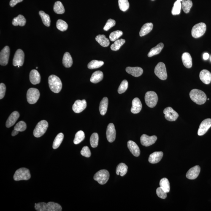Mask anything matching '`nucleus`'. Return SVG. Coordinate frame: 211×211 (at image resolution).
Segmentation results:
<instances>
[{"label": "nucleus", "instance_id": "nucleus-1", "mask_svg": "<svg viewBox=\"0 0 211 211\" xmlns=\"http://www.w3.org/2000/svg\"><path fill=\"white\" fill-rule=\"evenodd\" d=\"M190 99L193 102L199 105L205 103L207 101V96L204 92L196 89H193L190 93Z\"/></svg>", "mask_w": 211, "mask_h": 211}, {"label": "nucleus", "instance_id": "nucleus-2", "mask_svg": "<svg viewBox=\"0 0 211 211\" xmlns=\"http://www.w3.org/2000/svg\"><path fill=\"white\" fill-rule=\"evenodd\" d=\"M49 87L50 90L55 93L60 92L62 87L61 80L58 76L55 75L50 76L48 78Z\"/></svg>", "mask_w": 211, "mask_h": 211}, {"label": "nucleus", "instance_id": "nucleus-3", "mask_svg": "<svg viewBox=\"0 0 211 211\" xmlns=\"http://www.w3.org/2000/svg\"><path fill=\"white\" fill-rule=\"evenodd\" d=\"M31 178L29 170L25 168H21L17 170L14 174L13 179L16 181L28 180Z\"/></svg>", "mask_w": 211, "mask_h": 211}, {"label": "nucleus", "instance_id": "nucleus-4", "mask_svg": "<svg viewBox=\"0 0 211 211\" xmlns=\"http://www.w3.org/2000/svg\"><path fill=\"white\" fill-rule=\"evenodd\" d=\"M48 123L45 120H41L38 123L33 131V135L36 138L41 137L45 134L48 128Z\"/></svg>", "mask_w": 211, "mask_h": 211}, {"label": "nucleus", "instance_id": "nucleus-5", "mask_svg": "<svg viewBox=\"0 0 211 211\" xmlns=\"http://www.w3.org/2000/svg\"><path fill=\"white\" fill-rule=\"evenodd\" d=\"M206 29L207 26L205 24L203 23L197 24L192 29V35L195 39L201 37L205 33Z\"/></svg>", "mask_w": 211, "mask_h": 211}, {"label": "nucleus", "instance_id": "nucleus-6", "mask_svg": "<svg viewBox=\"0 0 211 211\" xmlns=\"http://www.w3.org/2000/svg\"><path fill=\"white\" fill-rule=\"evenodd\" d=\"M158 99V95L155 92L148 91L145 93V102L149 107H155L157 103Z\"/></svg>", "mask_w": 211, "mask_h": 211}, {"label": "nucleus", "instance_id": "nucleus-7", "mask_svg": "<svg viewBox=\"0 0 211 211\" xmlns=\"http://www.w3.org/2000/svg\"><path fill=\"white\" fill-rule=\"evenodd\" d=\"M109 177L108 171L103 169L98 171L95 174L93 179L101 185H104L107 183Z\"/></svg>", "mask_w": 211, "mask_h": 211}, {"label": "nucleus", "instance_id": "nucleus-8", "mask_svg": "<svg viewBox=\"0 0 211 211\" xmlns=\"http://www.w3.org/2000/svg\"><path fill=\"white\" fill-rule=\"evenodd\" d=\"M40 96L39 90L35 88H30L27 93V99L29 103H36Z\"/></svg>", "mask_w": 211, "mask_h": 211}, {"label": "nucleus", "instance_id": "nucleus-9", "mask_svg": "<svg viewBox=\"0 0 211 211\" xmlns=\"http://www.w3.org/2000/svg\"><path fill=\"white\" fill-rule=\"evenodd\" d=\"M155 73L159 78L162 80H165L167 79L166 65L163 62H160L156 65L155 69Z\"/></svg>", "mask_w": 211, "mask_h": 211}, {"label": "nucleus", "instance_id": "nucleus-10", "mask_svg": "<svg viewBox=\"0 0 211 211\" xmlns=\"http://www.w3.org/2000/svg\"><path fill=\"white\" fill-rule=\"evenodd\" d=\"M24 60V53L23 50L18 49L15 52L13 59V64L14 66H23Z\"/></svg>", "mask_w": 211, "mask_h": 211}, {"label": "nucleus", "instance_id": "nucleus-11", "mask_svg": "<svg viewBox=\"0 0 211 211\" xmlns=\"http://www.w3.org/2000/svg\"><path fill=\"white\" fill-rule=\"evenodd\" d=\"M163 112L165 114V118L168 121H175L179 117L178 113L170 107L166 108Z\"/></svg>", "mask_w": 211, "mask_h": 211}, {"label": "nucleus", "instance_id": "nucleus-12", "mask_svg": "<svg viewBox=\"0 0 211 211\" xmlns=\"http://www.w3.org/2000/svg\"><path fill=\"white\" fill-rule=\"evenodd\" d=\"M10 55V49L8 46H6L1 50L0 53V64L1 66H6L8 63Z\"/></svg>", "mask_w": 211, "mask_h": 211}, {"label": "nucleus", "instance_id": "nucleus-13", "mask_svg": "<svg viewBox=\"0 0 211 211\" xmlns=\"http://www.w3.org/2000/svg\"><path fill=\"white\" fill-rule=\"evenodd\" d=\"M157 139L156 136H149L143 134L140 137V142L142 145L145 147L150 146L154 144Z\"/></svg>", "mask_w": 211, "mask_h": 211}, {"label": "nucleus", "instance_id": "nucleus-14", "mask_svg": "<svg viewBox=\"0 0 211 211\" xmlns=\"http://www.w3.org/2000/svg\"><path fill=\"white\" fill-rule=\"evenodd\" d=\"M211 127V119H207L203 120L200 125L198 134L199 136L203 135Z\"/></svg>", "mask_w": 211, "mask_h": 211}, {"label": "nucleus", "instance_id": "nucleus-15", "mask_svg": "<svg viewBox=\"0 0 211 211\" xmlns=\"http://www.w3.org/2000/svg\"><path fill=\"white\" fill-rule=\"evenodd\" d=\"M116 132L115 126L113 123L109 124L106 130V137L108 141L109 142H113L115 141L116 138Z\"/></svg>", "mask_w": 211, "mask_h": 211}, {"label": "nucleus", "instance_id": "nucleus-16", "mask_svg": "<svg viewBox=\"0 0 211 211\" xmlns=\"http://www.w3.org/2000/svg\"><path fill=\"white\" fill-rule=\"evenodd\" d=\"M87 106V103L85 100H77L75 101L73 105L72 109L76 113H80L86 108Z\"/></svg>", "mask_w": 211, "mask_h": 211}, {"label": "nucleus", "instance_id": "nucleus-17", "mask_svg": "<svg viewBox=\"0 0 211 211\" xmlns=\"http://www.w3.org/2000/svg\"><path fill=\"white\" fill-rule=\"evenodd\" d=\"M200 171L201 168L199 166H193L187 172L186 177L189 180H194L199 175Z\"/></svg>", "mask_w": 211, "mask_h": 211}, {"label": "nucleus", "instance_id": "nucleus-18", "mask_svg": "<svg viewBox=\"0 0 211 211\" xmlns=\"http://www.w3.org/2000/svg\"><path fill=\"white\" fill-rule=\"evenodd\" d=\"M128 147L130 151L135 156L138 157L140 155V150L137 144L132 140L128 142Z\"/></svg>", "mask_w": 211, "mask_h": 211}, {"label": "nucleus", "instance_id": "nucleus-19", "mask_svg": "<svg viewBox=\"0 0 211 211\" xmlns=\"http://www.w3.org/2000/svg\"><path fill=\"white\" fill-rule=\"evenodd\" d=\"M19 116V113L17 111H14L12 112L6 122V127L9 128L13 126L18 119Z\"/></svg>", "mask_w": 211, "mask_h": 211}, {"label": "nucleus", "instance_id": "nucleus-20", "mask_svg": "<svg viewBox=\"0 0 211 211\" xmlns=\"http://www.w3.org/2000/svg\"><path fill=\"white\" fill-rule=\"evenodd\" d=\"M199 77L201 80L204 83L208 85L211 82V73L207 70H203L199 74Z\"/></svg>", "mask_w": 211, "mask_h": 211}, {"label": "nucleus", "instance_id": "nucleus-21", "mask_svg": "<svg viewBox=\"0 0 211 211\" xmlns=\"http://www.w3.org/2000/svg\"><path fill=\"white\" fill-rule=\"evenodd\" d=\"M132 104L131 112L134 114L139 113L142 109V104L139 98H136L133 99Z\"/></svg>", "mask_w": 211, "mask_h": 211}, {"label": "nucleus", "instance_id": "nucleus-22", "mask_svg": "<svg viewBox=\"0 0 211 211\" xmlns=\"http://www.w3.org/2000/svg\"><path fill=\"white\" fill-rule=\"evenodd\" d=\"M29 79L33 85L39 84L40 82L41 77L39 72L36 70H32L30 73Z\"/></svg>", "mask_w": 211, "mask_h": 211}, {"label": "nucleus", "instance_id": "nucleus-23", "mask_svg": "<svg viewBox=\"0 0 211 211\" xmlns=\"http://www.w3.org/2000/svg\"><path fill=\"white\" fill-rule=\"evenodd\" d=\"M126 72L135 77H138L142 75L143 70L140 67H127L126 68Z\"/></svg>", "mask_w": 211, "mask_h": 211}, {"label": "nucleus", "instance_id": "nucleus-24", "mask_svg": "<svg viewBox=\"0 0 211 211\" xmlns=\"http://www.w3.org/2000/svg\"><path fill=\"white\" fill-rule=\"evenodd\" d=\"M163 156L162 152H155L150 155L149 158V161L152 164L158 163L161 160Z\"/></svg>", "mask_w": 211, "mask_h": 211}, {"label": "nucleus", "instance_id": "nucleus-25", "mask_svg": "<svg viewBox=\"0 0 211 211\" xmlns=\"http://www.w3.org/2000/svg\"><path fill=\"white\" fill-rule=\"evenodd\" d=\"M182 60L184 66L190 69L193 66L192 58L190 54L188 53H184L182 55Z\"/></svg>", "mask_w": 211, "mask_h": 211}, {"label": "nucleus", "instance_id": "nucleus-26", "mask_svg": "<svg viewBox=\"0 0 211 211\" xmlns=\"http://www.w3.org/2000/svg\"><path fill=\"white\" fill-rule=\"evenodd\" d=\"M153 25L152 23H147L144 24L140 31V36H142L146 35L150 33L153 29Z\"/></svg>", "mask_w": 211, "mask_h": 211}, {"label": "nucleus", "instance_id": "nucleus-27", "mask_svg": "<svg viewBox=\"0 0 211 211\" xmlns=\"http://www.w3.org/2000/svg\"><path fill=\"white\" fill-rule=\"evenodd\" d=\"M103 78V74L101 71H97L92 74L90 81L93 83L100 82Z\"/></svg>", "mask_w": 211, "mask_h": 211}, {"label": "nucleus", "instance_id": "nucleus-28", "mask_svg": "<svg viewBox=\"0 0 211 211\" xmlns=\"http://www.w3.org/2000/svg\"><path fill=\"white\" fill-rule=\"evenodd\" d=\"M26 23V18L24 16L21 15H19L16 17H15L13 20L12 22V24L14 26H24Z\"/></svg>", "mask_w": 211, "mask_h": 211}, {"label": "nucleus", "instance_id": "nucleus-29", "mask_svg": "<svg viewBox=\"0 0 211 211\" xmlns=\"http://www.w3.org/2000/svg\"><path fill=\"white\" fill-rule=\"evenodd\" d=\"M96 40L100 45L104 47L108 46L110 44L109 39L103 34H99L96 36Z\"/></svg>", "mask_w": 211, "mask_h": 211}, {"label": "nucleus", "instance_id": "nucleus-30", "mask_svg": "<svg viewBox=\"0 0 211 211\" xmlns=\"http://www.w3.org/2000/svg\"><path fill=\"white\" fill-rule=\"evenodd\" d=\"M108 105V99L107 98L104 97L103 98L100 104L99 109L101 115H105L107 112Z\"/></svg>", "mask_w": 211, "mask_h": 211}, {"label": "nucleus", "instance_id": "nucleus-31", "mask_svg": "<svg viewBox=\"0 0 211 211\" xmlns=\"http://www.w3.org/2000/svg\"><path fill=\"white\" fill-rule=\"evenodd\" d=\"M63 64L66 68L71 67L73 64V60L70 54L68 52L64 54L63 58Z\"/></svg>", "mask_w": 211, "mask_h": 211}, {"label": "nucleus", "instance_id": "nucleus-32", "mask_svg": "<svg viewBox=\"0 0 211 211\" xmlns=\"http://www.w3.org/2000/svg\"><path fill=\"white\" fill-rule=\"evenodd\" d=\"M128 167L124 163H120L117 166L116 172L117 175L123 177L128 172Z\"/></svg>", "mask_w": 211, "mask_h": 211}, {"label": "nucleus", "instance_id": "nucleus-33", "mask_svg": "<svg viewBox=\"0 0 211 211\" xmlns=\"http://www.w3.org/2000/svg\"><path fill=\"white\" fill-rule=\"evenodd\" d=\"M164 47V44L162 43L158 44L156 47L152 48L148 54L149 57H151L156 55H157L161 52Z\"/></svg>", "mask_w": 211, "mask_h": 211}, {"label": "nucleus", "instance_id": "nucleus-34", "mask_svg": "<svg viewBox=\"0 0 211 211\" xmlns=\"http://www.w3.org/2000/svg\"><path fill=\"white\" fill-rule=\"evenodd\" d=\"M182 9L185 13H188L190 12L193 5L191 0H184L182 2Z\"/></svg>", "mask_w": 211, "mask_h": 211}, {"label": "nucleus", "instance_id": "nucleus-35", "mask_svg": "<svg viewBox=\"0 0 211 211\" xmlns=\"http://www.w3.org/2000/svg\"><path fill=\"white\" fill-rule=\"evenodd\" d=\"M54 11L55 13L58 14H62L65 12L64 6L61 2L58 1L55 3L54 6Z\"/></svg>", "mask_w": 211, "mask_h": 211}, {"label": "nucleus", "instance_id": "nucleus-36", "mask_svg": "<svg viewBox=\"0 0 211 211\" xmlns=\"http://www.w3.org/2000/svg\"><path fill=\"white\" fill-rule=\"evenodd\" d=\"M39 15L42 18L43 23L47 27H50V16L45 13L44 11H40Z\"/></svg>", "mask_w": 211, "mask_h": 211}, {"label": "nucleus", "instance_id": "nucleus-37", "mask_svg": "<svg viewBox=\"0 0 211 211\" xmlns=\"http://www.w3.org/2000/svg\"><path fill=\"white\" fill-rule=\"evenodd\" d=\"M160 187L166 193H169L170 190V185L169 180L166 178L161 179L160 182Z\"/></svg>", "mask_w": 211, "mask_h": 211}, {"label": "nucleus", "instance_id": "nucleus-38", "mask_svg": "<svg viewBox=\"0 0 211 211\" xmlns=\"http://www.w3.org/2000/svg\"><path fill=\"white\" fill-rule=\"evenodd\" d=\"M182 8L181 2L177 1L174 3L172 9V14L173 15H178L180 13Z\"/></svg>", "mask_w": 211, "mask_h": 211}, {"label": "nucleus", "instance_id": "nucleus-39", "mask_svg": "<svg viewBox=\"0 0 211 211\" xmlns=\"http://www.w3.org/2000/svg\"><path fill=\"white\" fill-rule=\"evenodd\" d=\"M63 138H64V135L63 133H60L57 135L53 143V147L54 149H56L59 147L62 142Z\"/></svg>", "mask_w": 211, "mask_h": 211}, {"label": "nucleus", "instance_id": "nucleus-40", "mask_svg": "<svg viewBox=\"0 0 211 211\" xmlns=\"http://www.w3.org/2000/svg\"><path fill=\"white\" fill-rule=\"evenodd\" d=\"M126 41L123 39L117 40L114 42V43L112 44L111 46V50L113 51H117L120 49V47L125 44Z\"/></svg>", "mask_w": 211, "mask_h": 211}, {"label": "nucleus", "instance_id": "nucleus-41", "mask_svg": "<svg viewBox=\"0 0 211 211\" xmlns=\"http://www.w3.org/2000/svg\"><path fill=\"white\" fill-rule=\"evenodd\" d=\"M104 64V62L103 61L93 60L88 63V68L90 69H98V68L101 67Z\"/></svg>", "mask_w": 211, "mask_h": 211}, {"label": "nucleus", "instance_id": "nucleus-42", "mask_svg": "<svg viewBox=\"0 0 211 211\" xmlns=\"http://www.w3.org/2000/svg\"><path fill=\"white\" fill-rule=\"evenodd\" d=\"M47 204V211H61L62 207L59 204L53 202H50Z\"/></svg>", "mask_w": 211, "mask_h": 211}, {"label": "nucleus", "instance_id": "nucleus-43", "mask_svg": "<svg viewBox=\"0 0 211 211\" xmlns=\"http://www.w3.org/2000/svg\"><path fill=\"white\" fill-rule=\"evenodd\" d=\"M99 135L97 133H94L92 135L90 138V143L92 147L96 148L97 147L99 142Z\"/></svg>", "mask_w": 211, "mask_h": 211}, {"label": "nucleus", "instance_id": "nucleus-44", "mask_svg": "<svg viewBox=\"0 0 211 211\" xmlns=\"http://www.w3.org/2000/svg\"><path fill=\"white\" fill-rule=\"evenodd\" d=\"M85 138V133L83 131H79L75 135V138L74 140V143L75 144H78L82 141L84 140Z\"/></svg>", "mask_w": 211, "mask_h": 211}, {"label": "nucleus", "instance_id": "nucleus-45", "mask_svg": "<svg viewBox=\"0 0 211 211\" xmlns=\"http://www.w3.org/2000/svg\"><path fill=\"white\" fill-rule=\"evenodd\" d=\"M123 34V31H120V30L114 31L109 35V39L112 42H115V41L117 40L119 38L121 37Z\"/></svg>", "mask_w": 211, "mask_h": 211}, {"label": "nucleus", "instance_id": "nucleus-46", "mask_svg": "<svg viewBox=\"0 0 211 211\" xmlns=\"http://www.w3.org/2000/svg\"><path fill=\"white\" fill-rule=\"evenodd\" d=\"M118 3L120 9L123 12H126L129 9V4L128 0H119Z\"/></svg>", "mask_w": 211, "mask_h": 211}, {"label": "nucleus", "instance_id": "nucleus-47", "mask_svg": "<svg viewBox=\"0 0 211 211\" xmlns=\"http://www.w3.org/2000/svg\"><path fill=\"white\" fill-rule=\"evenodd\" d=\"M56 27L60 31H64L67 29L68 26L67 24L64 20L59 19L57 21Z\"/></svg>", "mask_w": 211, "mask_h": 211}, {"label": "nucleus", "instance_id": "nucleus-48", "mask_svg": "<svg viewBox=\"0 0 211 211\" xmlns=\"http://www.w3.org/2000/svg\"><path fill=\"white\" fill-rule=\"evenodd\" d=\"M128 88V82L126 80H124L119 87L118 92L119 94H122L126 91Z\"/></svg>", "mask_w": 211, "mask_h": 211}, {"label": "nucleus", "instance_id": "nucleus-49", "mask_svg": "<svg viewBox=\"0 0 211 211\" xmlns=\"http://www.w3.org/2000/svg\"><path fill=\"white\" fill-rule=\"evenodd\" d=\"M27 126L26 123L23 121L19 122L14 127V129L20 132H23L26 129Z\"/></svg>", "mask_w": 211, "mask_h": 211}, {"label": "nucleus", "instance_id": "nucleus-50", "mask_svg": "<svg viewBox=\"0 0 211 211\" xmlns=\"http://www.w3.org/2000/svg\"><path fill=\"white\" fill-rule=\"evenodd\" d=\"M35 209L38 211H47V204L44 202L35 203Z\"/></svg>", "mask_w": 211, "mask_h": 211}, {"label": "nucleus", "instance_id": "nucleus-51", "mask_svg": "<svg viewBox=\"0 0 211 211\" xmlns=\"http://www.w3.org/2000/svg\"><path fill=\"white\" fill-rule=\"evenodd\" d=\"M116 24V22L115 20L112 19H109L108 20L107 23L105 26H104L103 29L104 31H108L113 27L115 26Z\"/></svg>", "mask_w": 211, "mask_h": 211}, {"label": "nucleus", "instance_id": "nucleus-52", "mask_svg": "<svg viewBox=\"0 0 211 211\" xmlns=\"http://www.w3.org/2000/svg\"><path fill=\"white\" fill-rule=\"evenodd\" d=\"M81 155L87 158L90 157L91 155V151L88 146H85L82 148L81 151Z\"/></svg>", "mask_w": 211, "mask_h": 211}, {"label": "nucleus", "instance_id": "nucleus-53", "mask_svg": "<svg viewBox=\"0 0 211 211\" xmlns=\"http://www.w3.org/2000/svg\"><path fill=\"white\" fill-rule=\"evenodd\" d=\"M162 189L161 187H158L156 190V194L157 195L158 197L161 199H165L166 198L167 194Z\"/></svg>", "mask_w": 211, "mask_h": 211}, {"label": "nucleus", "instance_id": "nucleus-54", "mask_svg": "<svg viewBox=\"0 0 211 211\" xmlns=\"http://www.w3.org/2000/svg\"><path fill=\"white\" fill-rule=\"evenodd\" d=\"M6 87L4 83L0 84V99H2L4 98L5 94Z\"/></svg>", "mask_w": 211, "mask_h": 211}, {"label": "nucleus", "instance_id": "nucleus-55", "mask_svg": "<svg viewBox=\"0 0 211 211\" xmlns=\"http://www.w3.org/2000/svg\"><path fill=\"white\" fill-rule=\"evenodd\" d=\"M23 1V0H11L10 3H9V5H10L11 7H13L18 3L22 2Z\"/></svg>", "mask_w": 211, "mask_h": 211}, {"label": "nucleus", "instance_id": "nucleus-56", "mask_svg": "<svg viewBox=\"0 0 211 211\" xmlns=\"http://www.w3.org/2000/svg\"><path fill=\"white\" fill-rule=\"evenodd\" d=\"M203 58L204 60H207L209 58V55L208 53H204L203 55Z\"/></svg>", "mask_w": 211, "mask_h": 211}, {"label": "nucleus", "instance_id": "nucleus-57", "mask_svg": "<svg viewBox=\"0 0 211 211\" xmlns=\"http://www.w3.org/2000/svg\"><path fill=\"white\" fill-rule=\"evenodd\" d=\"M18 132H19L18 131L14 129L13 130V131L12 133V136H15L16 135H17V134H18Z\"/></svg>", "mask_w": 211, "mask_h": 211}, {"label": "nucleus", "instance_id": "nucleus-58", "mask_svg": "<svg viewBox=\"0 0 211 211\" xmlns=\"http://www.w3.org/2000/svg\"><path fill=\"white\" fill-rule=\"evenodd\" d=\"M177 1H180V2H182L184 0H177Z\"/></svg>", "mask_w": 211, "mask_h": 211}, {"label": "nucleus", "instance_id": "nucleus-59", "mask_svg": "<svg viewBox=\"0 0 211 211\" xmlns=\"http://www.w3.org/2000/svg\"><path fill=\"white\" fill-rule=\"evenodd\" d=\"M36 69H38V67H36Z\"/></svg>", "mask_w": 211, "mask_h": 211}, {"label": "nucleus", "instance_id": "nucleus-60", "mask_svg": "<svg viewBox=\"0 0 211 211\" xmlns=\"http://www.w3.org/2000/svg\"><path fill=\"white\" fill-rule=\"evenodd\" d=\"M208 100H209V99H208Z\"/></svg>", "mask_w": 211, "mask_h": 211}, {"label": "nucleus", "instance_id": "nucleus-61", "mask_svg": "<svg viewBox=\"0 0 211 211\" xmlns=\"http://www.w3.org/2000/svg\"><path fill=\"white\" fill-rule=\"evenodd\" d=\"M210 60H211V58H210Z\"/></svg>", "mask_w": 211, "mask_h": 211}, {"label": "nucleus", "instance_id": "nucleus-62", "mask_svg": "<svg viewBox=\"0 0 211 211\" xmlns=\"http://www.w3.org/2000/svg\"><path fill=\"white\" fill-rule=\"evenodd\" d=\"M152 1H154V0H152Z\"/></svg>", "mask_w": 211, "mask_h": 211}]
</instances>
